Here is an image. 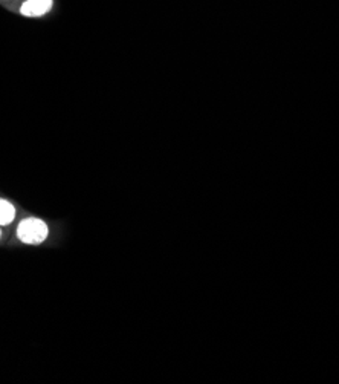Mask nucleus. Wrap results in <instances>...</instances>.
<instances>
[{
  "label": "nucleus",
  "mask_w": 339,
  "mask_h": 384,
  "mask_svg": "<svg viewBox=\"0 0 339 384\" xmlns=\"http://www.w3.org/2000/svg\"><path fill=\"white\" fill-rule=\"evenodd\" d=\"M18 239L25 244H40L47 237V227L40 219L29 218L18 225Z\"/></svg>",
  "instance_id": "obj_1"
},
{
  "label": "nucleus",
  "mask_w": 339,
  "mask_h": 384,
  "mask_svg": "<svg viewBox=\"0 0 339 384\" xmlns=\"http://www.w3.org/2000/svg\"><path fill=\"white\" fill-rule=\"evenodd\" d=\"M52 0H26L22 5L21 13L28 17H40L51 11Z\"/></svg>",
  "instance_id": "obj_2"
},
{
  "label": "nucleus",
  "mask_w": 339,
  "mask_h": 384,
  "mask_svg": "<svg viewBox=\"0 0 339 384\" xmlns=\"http://www.w3.org/2000/svg\"><path fill=\"white\" fill-rule=\"evenodd\" d=\"M14 216H16L14 207L9 204L8 201L0 199V225H8L9 222H13Z\"/></svg>",
  "instance_id": "obj_3"
}]
</instances>
